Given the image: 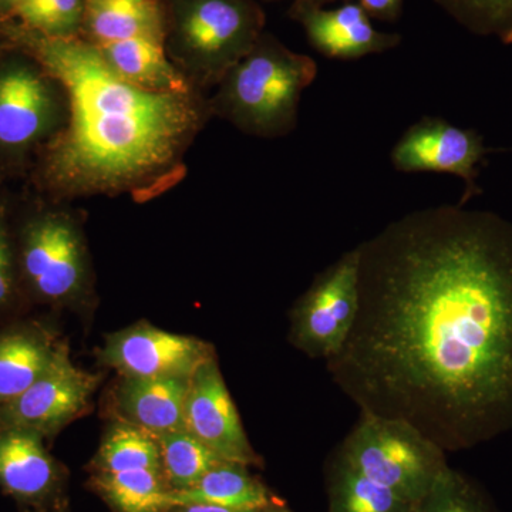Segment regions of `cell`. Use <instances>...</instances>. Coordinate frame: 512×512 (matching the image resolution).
<instances>
[{"label":"cell","mask_w":512,"mask_h":512,"mask_svg":"<svg viewBox=\"0 0 512 512\" xmlns=\"http://www.w3.org/2000/svg\"><path fill=\"white\" fill-rule=\"evenodd\" d=\"M191 379L124 377L117 392V407L126 423L160 437L185 429V403Z\"/></svg>","instance_id":"cell-15"},{"label":"cell","mask_w":512,"mask_h":512,"mask_svg":"<svg viewBox=\"0 0 512 512\" xmlns=\"http://www.w3.org/2000/svg\"><path fill=\"white\" fill-rule=\"evenodd\" d=\"M167 55L198 90L215 87L264 35L256 0H171Z\"/></svg>","instance_id":"cell-4"},{"label":"cell","mask_w":512,"mask_h":512,"mask_svg":"<svg viewBox=\"0 0 512 512\" xmlns=\"http://www.w3.org/2000/svg\"><path fill=\"white\" fill-rule=\"evenodd\" d=\"M131 468H163V464L157 437L124 421L107 431L94 457L93 471L114 473Z\"/></svg>","instance_id":"cell-22"},{"label":"cell","mask_w":512,"mask_h":512,"mask_svg":"<svg viewBox=\"0 0 512 512\" xmlns=\"http://www.w3.org/2000/svg\"><path fill=\"white\" fill-rule=\"evenodd\" d=\"M360 251L352 332L326 360L360 413L413 424L448 451L512 430V222L444 204Z\"/></svg>","instance_id":"cell-1"},{"label":"cell","mask_w":512,"mask_h":512,"mask_svg":"<svg viewBox=\"0 0 512 512\" xmlns=\"http://www.w3.org/2000/svg\"><path fill=\"white\" fill-rule=\"evenodd\" d=\"M470 32L512 45V0H436Z\"/></svg>","instance_id":"cell-25"},{"label":"cell","mask_w":512,"mask_h":512,"mask_svg":"<svg viewBox=\"0 0 512 512\" xmlns=\"http://www.w3.org/2000/svg\"><path fill=\"white\" fill-rule=\"evenodd\" d=\"M414 512H491L476 485L450 466L437 477Z\"/></svg>","instance_id":"cell-26"},{"label":"cell","mask_w":512,"mask_h":512,"mask_svg":"<svg viewBox=\"0 0 512 512\" xmlns=\"http://www.w3.org/2000/svg\"><path fill=\"white\" fill-rule=\"evenodd\" d=\"M339 2V0H295L293 3L292 13L301 12V10L326 8L330 3ZM343 2H350V0H343Z\"/></svg>","instance_id":"cell-30"},{"label":"cell","mask_w":512,"mask_h":512,"mask_svg":"<svg viewBox=\"0 0 512 512\" xmlns=\"http://www.w3.org/2000/svg\"><path fill=\"white\" fill-rule=\"evenodd\" d=\"M284 503L244 464L221 461L194 487L173 491V507L185 504H210L229 510L251 512L268 505Z\"/></svg>","instance_id":"cell-19"},{"label":"cell","mask_w":512,"mask_h":512,"mask_svg":"<svg viewBox=\"0 0 512 512\" xmlns=\"http://www.w3.org/2000/svg\"><path fill=\"white\" fill-rule=\"evenodd\" d=\"M316 76L318 64L312 57L262 35L215 86L211 113L248 136H288L298 126L302 94Z\"/></svg>","instance_id":"cell-3"},{"label":"cell","mask_w":512,"mask_h":512,"mask_svg":"<svg viewBox=\"0 0 512 512\" xmlns=\"http://www.w3.org/2000/svg\"><path fill=\"white\" fill-rule=\"evenodd\" d=\"M19 279L16 248L10 237L6 212L0 207V311L15 299Z\"/></svg>","instance_id":"cell-27"},{"label":"cell","mask_w":512,"mask_h":512,"mask_svg":"<svg viewBox=\"0 0 512 512\" xmlns=\"http://www.w3.org/2000/svg\"><path fill=\"white\" fill-rule=\"evenodd\" d=\"M446 451L413 424L360 413L335 456L363 476L417 504L448 467Z\"/></svg>","instance_id":"cell-5"},{"label":"cell","mask_w":512,"mask_h":512,"mask_svg":"<svg viewBox=\"0 0 512 512\" xmlns=\"http://www.w3.org/2000/svg\"><path fill=\"white\" fill-rule=\"evenodd\" d=\"M20 2H22V0H0V10L13 12V10L18 8Z\"/></svg>","instance_id":"cell-32"},{"label":"cell","mask_w":512,"mask_h":512,"mask_svg":"<svg viewBox=\"0 0 512 512\" xmlns=\"http://www.w3.org/2000/svg\"><path fill=\"white\" fill-rule=\"evenodd\" d=\"M168 512H244L229 510V508L218 507V505L210 504H185L177 505Z\"/></svg>","instance_id":"cell-29"},{"label":"cell","mask_w":512,"mask_h":512,"mask_svg":"<svg viewBox=\"0 0 512 512\" xmlns=\"http://www.w3.org/2000/svg\"><path fill=\"white\" fill-rule=\"evenodd\" d=\"M293 18L302 23L313 49L328 59L379 55L399 46L402 40L399 35L377 30L365 9L352 0L335 9L301 10Z\"/></svg>","instance_id":"cell-14"},{"label":"cell","mask_w":512,"mask_h":512,"mask_svg":"<svg viewBox=\"0 0 512 512\" xmlns=\"http://www.w3.org/2000/svg\"><path fill=\"white\" fill-rule=\"evenodd\" d=\"M164 476L173 491L194 487L222 458L185 429L157 437Z\"/></svg>","instance_id":"cell-23"},{"label":"cell","mask_w":512,"mask_h":512,"mask_svg":"<svg viewBox=\"0 0 512 512\" xmlns=\"http://www.w3.org/2000/svg\"><path fill=\"white\" fill-rule=\"evenodd\" d=\"M357 3L370 18L384 22H393L399 18L403 8V0H357Z\"/></svg>","instance_id":"cell-28"},{"label":"cell","mask_w":512,"mask_h":512,"mask_svg":"<svg viewBox=\"0 0 512 512\" xmlns=\"http://www.w3.org/2000/svg\"><path fill=\"white\" fill-rule=\"evenodd\" d=\"M328 512H414L416 504L375 483L333 454L326 467Z\"/></svg>","instance_id":"cell-21"},{"label":"cell","mask_w":512,"mask_h":512,"mask_svg":"<svg viewBox=\"0 0 512 512\" xmlns=\"http://www.w3.org/2000/svg\"><path fill=\"white\" fill-rule=\"evenodd\" d=\"M67 100L62 84L33 59L0 64V151L23 154L62 130Z\"/></svg>","instance_id":"cell-8"},{"label":"cell","mask_w":512,"mask_h":512,"mask_svg":"<svg viewBox=\"0 0 512 512\" xmlns=\"http://www.w3.org/2000/svg\"><path fill=\"white\" fill-rule=\"evenodd\" d=\"M184 423L185 430L222 460L261 466L262 458L249 443L217 359L191 377Z\"/></svg>","instance_id":"cell-12"},{"label":"cell","mask_w":512,"mask_h":512,"mask_svg":"<svg viewBox=\"0 0 512 512\" xmlns=\"http://www.w3.org/2000/svg\"><path fill=\"white\" fill-rule=\"evenodd\" d=\"M99 382V375L74 366L63 345L28 390L0 406V427L53 436L87 409Z\"/></svg>","instance_id":"cell-10"},{"label":"cell","mask_w":512,"mask_h":512,"mask_svg":"<svg viewBox=\"0 0 512 512\" xmlns=\"http://www.w3.org/2000/svg\"><path fill=\"white\" fill-rule=\"evenodd\" d=\"M92 484L114 512H168L173 508V490L163 468L93 471Z\"/></svg>","instance_id":"cell-20"},{"label":"cell","mask_w":512,"mask_h":512,"mask_svg":"<svg viewBox=\"0 0 512 512\" xmlns=\"http://www.w3.org/2000/svg\"><path fill=\"white\" fill-rule=\"evenodd\" d=\"M62 343L40 326L0 333V406L28 390L49 369Z\"/></svg>","instance_id":"cell-17"},{"label":"cell","mask_w":512,"mask_h":512,"mask_svg":"<svg viewBox=\"0 0 512 512\" xmlns=\"http://www.w3.org/2000/svg\"><path fill=\"white\" fill-rule=\"evenodd\" d=\"M94 47L114 73L138 87L153 92L195 89L171 62L165 40L140 37Z\"/></svg>","instance_id":"cell-18"},{"label":"cell","mask_w":512,"mask_h":512,"mask_svg":"<svg viewBox=\"0 0 512 512\" xmlns=\"http://www.w3.org/2000/svg\"><path fill=\"white\" fill-rule=\"evenodd\" d=\"M360 302V251L350 249L315 276L293 305L289 340L312 359L338 355L355 325Z\"/></svg>","instance_id":"cell-7"},{"label":"cell","mask_w":512,"mask_h":512,"mask_svg":"<svg viewBox=\"0 0 512 512\" xmlns=\"http://www.w3.org/2000/svg\"><path fill=\"white\" fill-rule=\"evenodd\" d=\"M167 23L161 0H84L83 39L93 46L140 37L165 40Z\"/></svg>","instance_id":"cell-16"},{"label":"cell","mask_w":512,"mask_h":512,"mask_svg":"<svg viewBox=\"0 0 512 512\" xmlns=\"http://www.w3.org/2000/svg\"><path fill=\"white\" fill-rule=\"evenodd\" d=\"M16 256L19 278L40 302L66 305L89 288L86 242L67 212L46 211L30 218L20 232Z\"/></svg>","instance_id":"cell-6"},{"label":"cell","mask_w":512,"mask_h":512,"mask_svg":"<svg viewBox=\"0 0 512 512\" xmlns=\"http://www.w3.org/2000/svg\"><path fill=\"white\" fill-rule=\"evenodd\" d=\"M101 362L123 377L191 379L215 357L210 343L191 336L175 335L148 323L113 333L100 352Z\"/></svg>","instance_id":"cell-11"},{"label":"cell","mask_w":512,"mask_h":512,"mask_svg":"<svg viewBox=\"0 0 512 512\" xmlns=\"http://www.w3.org/2000/svg\"><path fill=\"white\" fill-rule=\"evenodd\" d=\"M33 431L0 427V493L33 512H45L56 500L63 471Z\"/></svg>","instance_id":"cell-13"},{"label":"cell","mask_w":512,"mask_h":512,"mask_svg":"<svg viewBox=\"0 0 512 512\" xmlns=\"http://www.w3.org/2000/svg\"><path fill=\"white\" fill-rule=\"evenodd\" d=\"M251 512H292L285 507L284 503L268 505V507L259 508V510Z\"/></svg>","instance_id":"cell-31"},{"label":"cell","mask_w":512,"mask_h":512,"mask_svg":"<svg viewBox=\"0 0 512 512\" xmlns=\"http://www.w3.org/2000/svg\"><path fill=\"white\" fill-rule=\"evenodd\" d=\"M13 13L30 32L70 39L82 33L84 0H22Z\"/></svg>","instance_id":"cell-24"},{"label":"cell","mask_w":512,"mask_h":512,"mask_svg":"<svg viewBox=\"0 0 512 512\" xmlns=\"http://www.w3.org/2000/svg\"><path fill=\"white\" fill-rule=\"evenodd\" d=\"M16 33L66 94V123L43 163L50 192L59 198L128 195L141 204L183 181L185 156L212 114L201 90L143 89L114 73L83 37Z\"/></svg>","instance_id":"cell-2"},{"label":"cell","mask_w":512,"mask_h":512,"mask_svg":"<svg viewBox=\"0 0 512 512\" xmlns=\"http://www.w3.org/2000/svg\"><path fill=\"white\" fill-rule=\"evenodd\" d=\"M487 153L477 131L426 116L404 131L392 148L390 161L399 173L450 174L460 178L466 187L458 204L467 205L471 198L481 194L478 165Z\"/></svg>","instance_id":"cell-9"}]
</instances>
